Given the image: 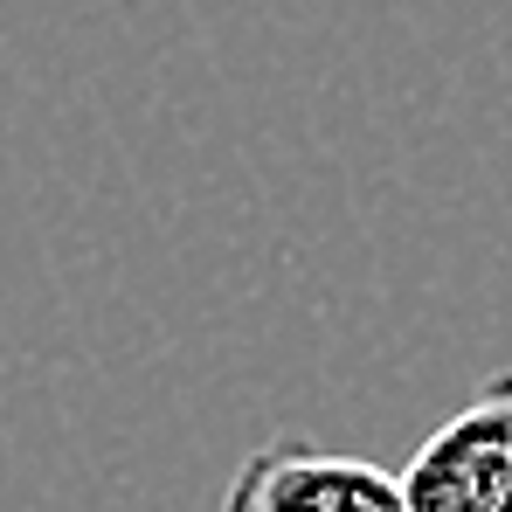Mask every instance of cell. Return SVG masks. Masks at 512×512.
<instances>
[{"instance_id":"6da1fadb","label":"cell","mask_w":512,"mask_h":512,"mask_svg":"<svg viewBox=\"0 0 512 512\" xmlns=\"http://www.w3.org/2000/svg\"><path fill=\"white\" fill-rule=\"evenodd\" d=\"M402 512H512V374H492L409 450Z\"/></svg>"},{"instance_id":"7a4b0ae2","label":"cell","mask_w":512,"mask_h":512,"mask_svg":"<svg viewBox=\"0 0 512 512\" xmlns=\"http://www.w3.org/2000/svg\"><path fill=\"white\" fill-rule=\"evenodd\" d=\"M222 512H402V478L319 443H263L236 464Z\"/></svg>"}]
</instances>
